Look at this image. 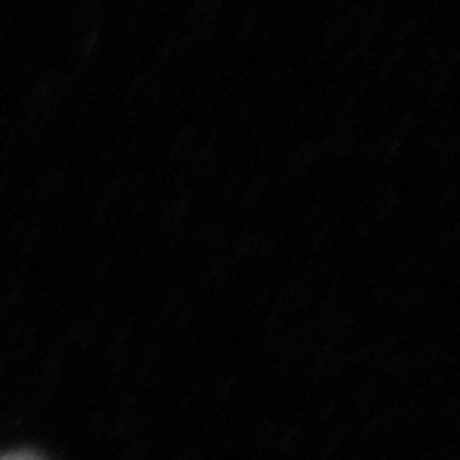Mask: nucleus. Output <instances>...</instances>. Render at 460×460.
<instances>
[{
  "label": "nucleus",
  "instance_id": "nucleus-1",
  "mask_svg": "<svg viewBox=\"0 0 460 460\" xmlns=\"http://www.w3.org/2000/svg\"><path fill=\"white\" fill-rule=\"evenodd\" d=\"M0 460H39V458H33V456H26V453H13V456H3Z\"/></svg>",
  "mask_w": 460,
  "mask_h": 460
}]
</instances>
